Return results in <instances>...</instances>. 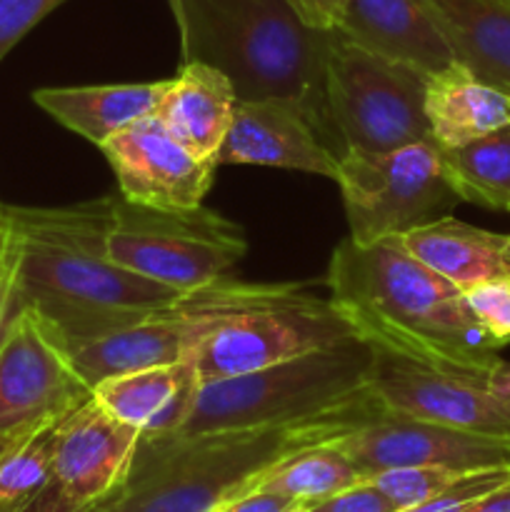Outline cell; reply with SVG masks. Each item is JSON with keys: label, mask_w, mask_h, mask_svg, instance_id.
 Here are the masks:
<instances>
[{"label": "cell", "mask_w": 510, "mask_h": 512, "mask_svg": "<svg viewBox=\"0 0 510 512\" xmlns=\"http://www.w3.org/2000/svg\"><path fill=\"white\" fill-rule=\"evenodd\" d=\"M115 195L60 205H5L15 240V308L43 315L65 345L178 305L188 293L153 283L110 258Z\"/></svg>", "instance_id": "6da1fadb"}, {"label": "cell", "mask_w": 510, "mask_h": 512, "mask_svg": "<svg viewBox=\"0 0 510 512\" xmlns=\"http://www.w3.org/2000/svg\"><path fill=\"white\" fill-rule=\"evenodd\" d=\"M325 283L373 348L480 380L500 360L503 348L473 318L463 290L420 263L398 235L373 245L343 240Z\"/></svg>", "instance_id": "7a4b0ae2"}, {"label": "cell", "mask_w": 510, "mask_h": 512, "mask_svg": "<svg viewBox=\"0 0 510 512\" xmlns=\"http://www.w3.org/2000/svg\"><path fill=\"white\" fill-rule=\"evenodd\" d=\"M380 410L373 393L290 425L140 438L123 485L85 512H215L290 453L340 438Z\"/></svg>", "instance_id": "3957f363"}, {"label": "cell", "mask_w": 510, "mask_h": 512, "mask_svg": "<svg viewBox=\"0 0 510 512\" xmlns=\"http://www.w3.org/2000/svg\"><path fill=\"white\" fill-rule=\"evenodd\" d=\"M168 5L180 30V63L220 70L238 100H293L338 158L348 153L325 90L333 30L308 28L285 0H168Z\"/></svg>", "instance_id": "277c9868"}, {"label": "cell", "mask_w": 510, "mask_h": 512, "mask_svg": "<svg viewBox=\"0 0 510 512\" xmlns=\"http://www.w3.org/2000/svg\"><path fill=\"white\" fill-rule=\"evenodd\" d=\"M188 320L185 363L198 383L235 378L358 338L333 298L303 285L215 280L178 303Z\"/></svg>", "instance_id": "5b68a950"}, {"label": "cell", "mask_w": 510, "mask_h": 512, "mask_svg": "<svg viewBox=\"0 0 510 512\" xmlns=\"http://www.w3.org/2000/svg\"><path fill=\"white\" fill-rule=\"evenodd\" d=\"M368 395H373V345L353 338L253 373L198 383L188 415L170 435L300 423Z\"/></svg>", "instance_id": "8992f818"}, {"label": "cell", "mask_w": 510, "mask_h": 512, "mask_svg": "<svg viewBox=\"0 0 510 512\" xmlns=\"http://www.w3.org/2000/svg\"><path fill=\"white\" fill-rule=\"evenodd\" d=\"M110 258L125 270L180 293L225 278L248 250L243 228L205 205L155 208L115 195Z\"/></svg>", "instance_id": "52a82bcc"}, {"label": "cell", "mask_w": 510, "mask_h": 512, "mask_svg": "<svg viewBox=\"0 0 510 512\" xmlns=\"http://www.w3.org/2000/svg\"><path fill=\"white\" fill-rule=\"evenodd\" d=\"M335 183L355 245L403 238L450 215L460 203L445 175L443 150L430 138L385 153L348 150L340 158Z\"/></svg>", "instance_id": "ba28073f"}, {"label": "cell", "mask_w": 510, "mask_h": 512, "mask_svg": "<svg viewBox=\"0 0 510 512\" xmlns=\"http://www.w3.org/2000/svg\"><path fill=\"white\" fill-rule=\"evenodd\" d=\"M428 75L375 55L333 30L325 63L328 108L345 150L385 153L428 140Z\"/></svg>", "instance_id": "9c48e42d"}, {"label": "cell", "mask_w": 510, "mask_h": 512, "mask_svg": "<svg viewBox=\"0 0 510 512\" xmlns=\"http://www.w3.org/2000/svg\"><path fill=\"white\" fill-rule=\"evenodd\" d=\"M58 330L33 308L10 310L0 330V435H20L90 400Z\"/></svg>", "instance_id": "30bf717a"}, {"label": "cell", "mask_w": 510, "mask_h": 512, "mask_svg": "<svg viewBox=\"0 0 510 512\" xmlns=\"http://www.w3.org/2000/svg\"><path fill=\"white\" fill-rule=\"evenodd\" d=\"M138 430L105 413L93 398L60 420L45 488L25 512H85L128 478Z\"/></svg>", "instance_id": "8fae6325"}, {"label": "cell", "mask_w": 510, "mask_h": 512, "mask_svg": "<svg viewBox=\"0 0 510 512\" xmlns=\"http://www.w3.org/2000/svg\"><path fill=\"white\" fill-rule=\"evenodd\" d=\"M333 443L358 465L365 480L383 470L413 465H433L458 473L510 465L508 438L468 433L385 410Z\"/></svg>", "instance_id": "7c38bea8"}, {"label": "cell", "mask_w": 510, "mask_h": 512, "mask_svg": "<svg viewBox=\"0 0 510 512\" xmlns=\"http://www.w3.org/2000/svg\"><path fill=\"white\" fill-rule=\"evenodd\" d=\"M373 393L385 413L510 440V415L480 378L373 348Z\"/></svg>", "instance_id": "4fadbf2b"}, {"label": "cell", "mask_w": 510, "mask_h": 512, "mask_svg": "<svg viewBox=\"0 0 510 512\" xmlns=\"http://www.w3.org/2000/svg\"><path fill=\"white\" fill-rule=\"evenodd\" d=\"M100 153L113 168L120 195L155 208L203 205L218 170V160L190 153L155 113L115 133Z\"/></svg>", "instance_id": "5bb4252c"}, {"label": "cell", "mask_w": 510, "mask_h": 512, "mask_svg": "<svg viewBox=\"0 0 510 512\" xmlns=\"http://www.w3.org/2000/svg\"><path fill=\"white\" fill-rule=\"evenodd\" d=\"M218 165H268L338 178L340 158L320 140L308 113L285 98L238 100Z\"/></svg>", "instance_id": "9a60e30c"}, {"label": "cell", "mask_w": 510, "mask_h": 512, "mask_svg": "<svg viewBox=\"0 0 510 512\" xmlns=\"http://www.w3.org/2000/svg\"><path fill=\"white\" fill-rule=\"evenodd\" d=\"M335 30L360 48L425 75L455 63L448 38L423 0H348Z\"/></svg>", "instance_id": "2e32d148"}, {"label": "cell", "mask_w": 510, "mask_h": 512, "mask_svg": "<svg viewBox=\"0 0 510 512\" xmlns=\"http://www.w3.org/2000/svg\"><path fill=\"white\" fill-rule=\"evenodd\" d=\"M185 345L188 320L178 305H173L98 338L68 345V353L78 375L93 393L95 385L108 378L180 363L185 360Z\"/></svg>", "instance_id": "e0dca14e"}, {"label": "cell", "mask_w": 510, "mask_h": 512, "mask_svg": "<svg viewBox=\"0 0 510 512\" xmlns=\"http://www.w3.org/2000/svg\"><path fill=\"white\" fill-rule=\"evenodd\" d=\"M235 103L238 95L233 83L220 70L205 63H180L155 115L190 153L218 160L220 145L233 123Z\"/></svg>", "instance_id": "ac0fdd59"}, {"label": "cell", "mask_w": 510, "mask_h": 512, "mask_svg": "<svg viewBox=\"0 0 510 512\" xmlns=\"http://www.w3.org/2000/svg\"><path fill=\"white\" fill-rule=\"evenodd\" d=\"M198 390V378L185 360L160 368L108 378L93 388L90 398L108 415L140 438L170 435L180 428Z\"/></svg>", "instance_id": "d6986e66"}, {"label": "cell", "mask_w": 510, "mask_h": 512, "mask_svg": "<svg viewBox=\"0 0 510 512\" xmlns=\"http://www.w3.org/2000/svg\"><path fill=\"white\" fill-rule=\"evenodd\" d=\"M168 80L40 88L33 93V103L58 120L63 128L73 130L100 148L130 123L153 115L163 100Z\"/></svg>", "instance_id": "ffe728a7"}, {"label": "cell", "mask_w": 510, "mask_h": 512, "mask_svg": "<svg viewBox=\"0 0 510 512\" xmlns=\"http://www.w3.org/2000/svg\"><path fill=\"white\" fill-rule=\"evenodd\" d=\"M425 118L433 143L458 148L510 123V98L455 60L425 83Z\"/></svg>", "instance_id": "44dd1931"}, {"label": "cell", "mask_w": 510, "mask_h": 512, "mask_svg": "<svg viewBox=\"0 0 510 512\" xmlns=\"http://www.w3.org/2000/svg\"><path fill=\"white\" fill-rule=\"evenodd\" d=\"M455 60L510 98L508 0H423Z\"/></svg>", "instance_id": "7402d4cb"}, {"label": "cell", "mask_w": 510, "mask_h": 512, "mask_svg": "<svg viewBox=\"0 0 510 512\" xmlns=\"http://www.w3.org/2000/svg\"><path fill=\"white\" fill-rule=\"evenodd\" d=\"M403 243L420 263L460 290L510 275V235L475 228L453 215L410 230L403 235Z\"/></svg>", "instance_id": "603a6c76"}, {"label": "cell", "mask_w": 510, "mask_h": 512, "mask_svg": "<svg viewBox=\"0 0 510 512\" xmlns=\"http://www.w3.org/2000/svg\"><path fill=\"white\" fill-rule=\"evenodd\" d=\"M443 150L445 175L460 203L510 208V123L488 135Z\"/></svg>", "instance_id": "cb8c5ba5"}, {"label": "cell", "mask_w": 510, "mask_h": 512, "mask_svg": "<svg viewBox=\"0 0 510 512\" xmlns=\"http://www.w3.org/2000/svg\"><path fill=\"white\" fill-rule=\"evenodd\" d=\"M360 483H365V475L360 473L358 465L333 440H325L275 463L255 483V488L273 490L305 505L338 495Z\"/></svg>", "instance_id": "d4e9b609"}, {"label": "cell", "mask_w": 510, "mask_h": 512, "mask_svg": "<svg viewBox=\"0 0 510 512\" xmlns=\"http://www.w3.org/2000/svg\"><path fill=\"white\" fill-rule=\"evenodd\" d=\"M63 418L35 428L0 460V512H25L35 503L48 483Z\"/></svg>", "instance_id": "484cf974"}, {"label": "cell", "mask_w": 510, "mask_h": 512, "mask_svg": "<svg viewBox=\"0 0 510 512\" xmlns=\"http://www.w3.org/2000/svg\"><path fill=\"white\" fill-rule=\"evenodd\" d=\"M458 470L433 468V465H413V468H390L368 478L380 490L385 500L393 505L395 512L408 510L413 505L425 503L438 490L458 478Z\"/></svg>", "instance_id": "4316f807"}, {"label": "cell", "mask_w": 510, "mask_h": 512, "mask_svg": "<svg viewBox=\"0 0 510 512\" xmlns=\"http://www.w3.org/2000/svg\"><path fill=\"white\" fill-rule=\"evenodd\" d=\"M510 480V465H498V468H483L470 470V473H460L453 483L445 485L443 490L428 498L425 503L413 505L408 510L400 512H463L475 500L483 495L493 493L500 485Z\"/></svg>", "instance_id": "83f0119b"}, {"label": "cell", "mask_w": 510, "mask_h": 512, "mask_svg": "<svg viewBox=\"0 0 510 512\" xmlns=\"http://www.w3.org/2000/svg\"><path fill=\"white\" fill-rule=\"evenodd\" d=\"M463 295L480 328L500 348H505L510 343V275L483 280V283L463 290Z\"/></svg>", "instance_id": "f1b7e54d"}, {"label": "cell", "mask_w": 510, "mask_h": 512, "mask_svg": "<svg viewBox=\"0 0 510 512\" xmlns=\"http://www.w3.org/2000/svg\"><path fill=\"white\" fill-rule=\"evenodd\" d=\"M65 0H0V63L5 55Z\"/></svg>", "instance_id": "f546056e"}, {"label": "cell", "mask_w": 510, "mask_h": 512, "mask_svg": "<svg viewBox=\"0 0 510 512\" xmlns=\"http://www.w3.org/2000/svg\"><path fill=\"white\" fill-rule=\"evenodd\" d=\"M295 512H395V508L380 495V490L373 483L365 480V483L343 490L338 495L300 505Z\"/></svg>", "instance_id": "4dcf8cb0"}, {"label": "cell", "mask_w": 510, "mask_h": 512, "mask_svg": "<svg viewBox=\"0 0 510 512\" xmlns=\"http://www.w3.org/2000/svg\"><path fill=\"white\" fill-rule=\"evenodd\" d=\"M13 280H15V240L10 228L5 205L0 203V330L10 318V303H13Z\"/></svg>", "instance_id": "1f68e13d"}, {"label": "cell", "mask_w": 510, "mask_h": 512, "mask_svg": "<svg viewBox=\"0 0 510 512\" xmlns=\"http://www.w3.org/2000/svg\"><path fill=\"white\" fill-rule=\"evenodd\" d=\"M285 3L295 10V15L308 28L335 30L340 25L348 0H285Z\"/></svg>", "instance_id": "d6a6232c"}, {"label": "cell", "mask_w": 510, "mask_h": 512, "mask_svg": "<svg viewBox=\"0 0 510 512\" xmlns=\"http://www.w3.org/2000/svg\"><path fill=\"white\" fill-rule=\"evenodd\" d=\"M298 508L300 503H295L293 498H285V495L273 493V490L250 488L248 493L225 503L220 512H295Z\"/></svg>", "instance_id": "836d02e7"}, {"label": "cell", "mask_w": 510, "mask_h": 512, "mask_svg": "<svg viewBox=\"0 0 510 512\" xmlns=\"http://www.w3.org/2000/svg\"><path fill=\"white\" fill-rule=\"evenodd\" d=\"M485 385H488L490 395H493V398L500 403V408L510 415V363L508 360L500 358L498 363L493 365V370L488 373Z\"/></svg>", "instance_id": "e575fe53"}, {"label": "cell", "mask_w": 510, "mask_h": 512, "mask_svg": "<svg viewBox=\"0 0 510 512\" xmlns=\"http://www.w3.org/2000/svg\"><path fill=\"white\" fill-rule=\"evenodd\" d=\"M463 512H510V480L505 485H500L498 490H493V493L475 500Z\"/></svg>", "instance_id": "d590c367"}, {"label": "cell", "mask_w": 510, "mask_h": 512, "mask_svg": "<svg viewBox=\"0 0 510 512\" xmlns=\"http://www.w3.org/2000/svg\"><path fill=\"white\" fill-rule=\"evenodd\" d=\"M30 433H33V430H30ZM30 433H20V435H0V460H3L5 455H8L10 450H13L15 445L20 443V440L28 438Z\"/></svg>", "instance_id": "8d00e7d4"}, {"label": "cell", "mask_w": 510, "mask_h": 512, "mask_svg": "<svg viewBox=\"0 0 510 512\" xmlns=\"http://www.w3.org/2000/svg\"><path fill=\"white\" fill-rule=\"evenodd\" d=\"M508 253H510V243H508Z\"/></svg>", "instance_id": "74e56055"}, {"label": "cell", "mask_w": 510, "mask_h": 512, "mask_svg": "<svg viewBox=\"0 0 510 512\" xmlns=\"http://www.w3.org/2000/svg\"><path fill=\"white\" fill-rule=\"evenodd\" d=\"M215 512H220V508H218V510H215Z\"/></svg>", "instance_id": "f35d334b"}, {"label": "cell", "mask_w": 510, "mask_h": 512, "mask_svg": "<svg viewBox=\"0 0 510 512\" xmlns=\"http://www.w3.org/2000/svg\"><path fill=\"white\" fill-rule=\"evenodd\" d=\"M508 213H510V208H508Z\"/></svg>", "instance_id": "ab89813d"}, {"label": "cell", "mask_w": 510, "mask_h": 512, "mask_svg": "<svg viewBox=\"0 0 510 512\" xmlns=\"http://www.w3.org/2000/svg\"><path fill=\"white\" fill-rule=\"evenodd\" d=\"M508 3H510V0H508Z\"/></svg>", "instance_id": "60d3db41"}]
</instances>
